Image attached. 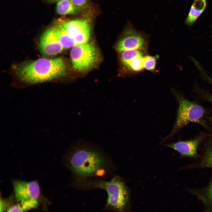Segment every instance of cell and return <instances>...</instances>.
Masks as SVG:
<instances>
[{
	"label": "cell",
	"mask_w": 212,
	"mask_h": 212,
	"mask_svg": "<svg viewBox=\"0 0 212 212\" xmlns=\"http://www.w3.org/2000/svg\"><path fill=\"white\" fill-rule=\"evenodd\" d=\"M14 71L19 80L28 85L61 78L66 74L67 68L62 57L42 58L15 66Z\"/></svg>",
	"instance_id": "6da1fadb"
},
{
	"label": "cell",
	"mask_w": 212,
	"mask_h": 212,
	"mask_svg": "<svg viewBox=\"0 0 212 212\" xmlns=\"http://www.w3.org/2000/svg\"><path fill=\"white\" fill-rule=\"evenodd\" d=\"M70 56L74 68L80 72L91 69L99 59V52L92 43L76 44L71 50Z\"/></svg>",
	"instance_id": "5b68a950"
},
{
	"label": "cell",
	"mask_w": 212,
	"mask_h": 212,
	"mask_svg": "<svg viewBox=\"0 0 212 212\" xmlns=\"http://www.w3.org/2000/svg\"><path fill=\"white\" fill-rule=\"evenodd\" d=\"M200 165L203 167L212 168V144L206 150Z\"/></svg>",
	"instance_id": "ac0fdd59"
},
{
	"label": "cell",
	"mask_w": 212,
	"mask_h": 212,
	"mask_svg": "<svg viewBox=\"0 0 212 212\" xmlns=\"http://www.w3.org/2000/svg\"><path fill=\"white\" fill-rule=\"evenodd\" d=\"M58 23L74 40L76 44L87 42L90 37L89 23L85 19L63 21Z\"/></svg>",
	"instance_id": "52a82bcc"
},
{
	"label": "cell",
	"mask_w": 212,
	"mask_h": 212,
	"mask_svg": "<svg viewBox=\"0 0 212 212\" xmlns=\"http://www.w3.org/2000/svg\"><path fill=\"white\" fill-rule=\"evenodd\" d=\"M178 108L174 127L168 137L169 138L176 132L191 122L201 124L207 127L203 122L204 111L201 105L181 97H178Z\"/></svg>",
	"instance_id": "277c9868"
},
{
	"label": "cell",
	"mask_w": 212,
	"mask_h": 212,
	"mask_svg": "<svg viewBox=\"0 0 212 212\" xmlns=\"http://www.w3.org/2000/svg\"><path fill=\"white\" fill-rule=\"evenodd\" d=\"M15 197L19 203L38 202L40 192L38 182L14 180L12 182Z\"/></svg>",
	"instance_id": "8992f818"
},
{
	"label": "cell",
	"mask_w": 212,
	"mask_h": 212,
	"mask_svg": "<svg viewBox=\"0 0 212 212\" xmlns=\"http://www.w3.org/2000/svg\"><path fill=\"white\" fill-rule=\"evenodd\" d=\"M38 203L30 202L23 203H19L11 206L7 210V212H25L29 210L37 207Z\"/></svg>",
	"instance_id": "9a60e30c"
},
{
	"label": "cell",
	"mask_w": 212,
	"mask_h": 212,
	"mask_svg": "<svg viewBox=\"0 0 212 212\" xmlns=\"http://www.w3.org/2000/svg\"><path fill=\"white\" fill-rule=\"evenodd\" d=\"M198 195L207 210H212V179L203 193Z\"/></svg>",
	"instance_id": "5bb4252c"
},
{
	"label": "cell",
	"mask_w": 212,
	"mask_h": 212,
	"mask_svg": "<svg viewBox=\"0 0 212 212\" xmlns=\"http://www.w3.org/2000/svg\"><path fill=\"white\" fill-rule=\"evenodd\" d=\"M52 26L58 40L64 49L73 47L76 44L74 40L58 22Z\"/></svg>",
	"instance_id": "8fae6325"
},
{
	"label": "cell",
	"mask_w": 212,
	"mask_h": 212,
	"mask_svg": "<svg viewBox=\"0 0 212 212\" xmlns=\"http://www.w3.org/2000/svg\"><path fill=\"white\" fill-rule=\"evenodd\" d=\"M206 6V0H195L186 19V23L189 26L192 25L203 12Z\"/></svg>",
	"instance_id": "7c38bea8"
},
{
	"label": "cell",
	"mask_w": 212,
	"mask_h": 212,
	"mask_svg": "<svg viewBox=\"0 0 212 212\" xmlns=\"http://www.w3.org/2000/svg\"><path fill=\"white\" fill-rule=\"evenodd\" d=\"M194 63L196 65V66L198 68L199 70L201 72V73L203 74V75L207 79L209 82L212 85V78L208 76L206 73L204 72L203 69H202V68L200 66L198 62L197 61L195 60L194 61ZM208 100L210 102H212V93L211 95H210L208 98Z\"/></svg>",
	"instance_id": "44dd1931"
},
{
	"label": "cell",
	"mask_w": 212,
	"mask_h": 212,
	"mask_svg": "<svg viewBox=\"0 0 212 212\" xmlns=\"http://www.w3.org/2000/svg\"><path fill=\"white\" fill-rule=\"evenodd\" d=\"M120 52V60L124 66L133 58L139 55L143 54L140 50L138 49L126 50Z\"/></svg>",
	"instance_id": "e0dca14e"
},
{
	"label": "cell",
	"mask_w": 212,
	"mask_h": 212,
	"mask_svg": "<svg viewBox=\"0 0 212 212\" xmlns=\"http://www.w3.org/2000/svg\"><path fill=\"white\" fill-rule=\"evenodd\" d=\"M205 137L202 135L192 140L179 141L166 144L165 145L178 152L182 156L190 157H196L198 156L197 149L200 142Z\"/></svg>",
	"instance_id": "30bf717a"
},
{
	"label": "cell",
	"mask_w": 212,
	"mask_h": 212,
	"mask_svg": "<svg viewBox=\"0 0 212 212\" xmlns=\"http://www.w3.org/2000/svg\"><path fill=\"white\" fill-rule=\"evenodd\" d=\"M82 186L86 188H101L107 194V206L118 212H124L129 199L128 190L122 180L118 177L106 181L100 180L86 181Z\"/></svg>",
	"instance_id": "3957f363"
},
{
	"label": "cell",
	"mask_w": 212,
	"mask_h": 212,
	"mask_svg": "<svg viewBox=\"0 0 212 212\" xmlns=\"http://www.w3.org/2000/svg\"><path fill=\"white\" fill-rule=\"evenodd\" d=\"M12 196L6 199H1L0 200V212H4L7 210L12 205Z\"/></svg>",
	"instance_id": "ffe728a7"
},
{
	"label": "cell",
	"mask_w": 212,
	"mask_h": 212,
	"mask_svg": "<svg viewBox=\"0 0 212 212\" xmlns=\"http://www.w3.org/2000/svg\"><path fill=\"white\" fill-rule=\"evenodd\" d=\"M211 120H212V119H211Z\"/></svg>",
	"instance_id": "603a6c76"
},
{
	"label": "cell",
	"mask_w": 212,
	"mask_h": 212,
	"mask_svg": "<svg viewBox=\"0 0 212 212\" xmlns=\"http://www.w3.org/2000/svg\"><path fill=\"white\" fill-rule=\"evenodd\" d=\"M80 8L69 0H60L57 2L56 10L59 15L73 14L77 13Z\"/></svg>",
	"instance_id": "4fadbf2b"
},
{
	"label": "cell",
	"mask_w": 212,
	"mask_h": 212,
	"mask_svg": "<svg viewBox=\"0 0 212 212\" xmlns=\"http://www.w3.org/2000/svg\"><path fill=\"white\" fill-rule=\"evenodd\" d=\"M39 46L41 52L48 56L57 55L64 49L58 40L52 26L47 29L43 33Z\"/></svg>",
	"instance_id": "9c48e42d"
},
{
	"label": "cell",
	"mask_w": 212,
	"mask_h": 212,
	"mask_svg": "<svg viewBox=\"0 0 212 212\" xmlns=\"http://www.w3.org/2000/svg\"><path fill=\"white\" fill-rule=\"evenodd\" d=\"M74 5L79 7L85 5L87 3V0H69Z\"/></svg>",
	"instance_id": "7402d4cb"
},
{
	"label": "cell",
	"mask_w": 212,
	"mask_h": 212,
	"mask_svg": "<svg viewBox=\"0 0 212 212\" xmlns=\"http://www.w3.org/2000/svg\"><path fill=\"white\" fill-rule=\"evenodd\" d=\"M155 64L156 59L154 57L147 56L143 57L144 68L150 71H153L155 68Z\"/></svg>",
	"instance_id": "d6986e66"
},
{
	"label": "cell",
	"mask_w": 212,
	"mask_h": 212,
	"mask_svg": "<svg viewBox=\"0 0 212 212\" xmlns=\"http://www.w3.org/2000/svg\"><path fill=\"white\" fill-rule=\"evenodd\" d=\"M69 165L72 171L80 177H85L95 173L104 167L106 160L98 151L82 148L76 150L70 155Z\"/></svg>",
	"instance_id": "7a4b0ae2"
},
{
	"label": "cell",
	"mask_w": 212,
	"mask_h": 212,
	"mask_svg": "<svg viewBox=\"0 0 212 212\" xmlns=\"http://www.w3.org/2000/svg\"><path fill=\"white\" fill-rule=\"evenodd\" d=\"M143 54L133 58L125 66L128 69L134 71H139L143 68Z\"/></svg>",
	"instance_id": "2e32d148"
},
{
	"label": "cell",
	"mask_w": 212,
	"mask_h": 212,
	"mask_svg": "<svg viewBox=\"0 0 212 212\" xmlns=\"http://www.w3.org/2000/svg\"><path fill=\"white\" fill-rule=\"evenodd\" d=\"M145 41L140 33L131 28L126 29L117 43L115 48L119 52L131 49L141 50L144 48Z\"/></svg>",
	"instance_id": "ba28073f"
}]
</instances>
